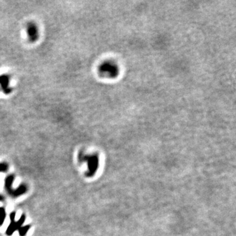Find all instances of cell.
I'll list each match as a JSON object with an SVG mask.
<instances>
[{"mask_svg": "<svg viewBox=\"0 0 236 236\" xmlns=\"http://www.w3.org/2000/svg\"><path fill=\"white\" fill-rule=\"evenodd\" d=\"M11 91V79L7 75H0V92L9 93Z\"/></svg>", "mask_w": 236, "mask_h": 236, "instance_id": "cell-3", "label": "cell"}, {"mask_svg": "<svg viewBox=\"0 0 236 236\" xmlns=\"http://www.w3.org/2000/svg\"><path fill=\"white\" fill-rule=\"evenodd\" d=\"M26 34L28 40L31 42H35L39 37V29L36 23L31 22L26 26Z\"/></svg>", "mask_w": 236, "mask_h": 236, "instance_id": "cell-2", "label": "cell"}, {"mask_svg": "<svg viewBox=\"0 0 236 236\" xmlns=\"http://www.w3.org/2000/svg\"><path fill=\"white\" fill-rule=\"evenodd\" d=\"M24 219H25V216H23L22 218H21L19 221L18 222L14 223L13 221V223H12L11 224H10L9 228L8 229H7V234L11 235V234H13V232H14V229L17 228V226H20V224H22L24 222Z\"/></svg>", "mask_w": 236, "mask_h": 236, "instance_id": "cell-4", "label": "cell"}, {"mask_svg": "<svg viewBox=\"0 0 236 236\" xmlns=\"http://www.w3.org/2000/svg\"><path fill=\"white\" fill-rule=\"evenodd\" d=\"M5 215V213L4 208H0V224H1L3 222H4Z\"/></svg>", "mask_w": 236, "mask_h": 236, "instance_id": "cell-5", "label": "cell"}, {"mask_svg": "<svg viewBox=\"0 0 236 236\" xmlns=\"http://www.w3.org/2000/svg\"><path fill=\"white\" fill-rule=\"evenodd\" d=\"M98 73L104 77L114 78L119 73V68L116 63L111 61H104L98 66Z\"/></svg>", "mask_w": 236, "mask_h": 236, "instance_id": "cell-1", "label": "cell"}]
</instances>
